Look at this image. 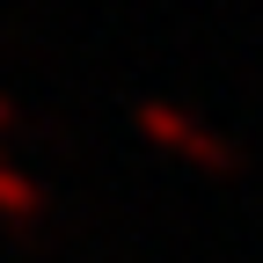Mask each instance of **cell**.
I'll return each mask as SVG.
<instances>
[{
  "label": "cell",
  "instance_id": "obj_1",
  "mask_svg": "<svg viewBox=\"0 0 263 263\" xmlns=\"http://www.w3.org/2000/svg\"><path fill=\"white\" fill-rule=\"evenodd\" d=\"M139 124H146V132H161V139H176V146H183V154H197V161H227V154H219V146L205 139V132H190V124H176L168 110H139Z\"/></svg>",
  "mask_w": 263,
  "mask_h": 263
},
{
  "label": "cell",
  "instance_id": "obj_2",
  "mask_svg": "<svg viewBox=\"0 0 263 263\" xmlns=\"http://www.w3.org/2000/svg\"><path fill=\"white\" fill-rule=\"evenodd\" d=\"M0 124H8V110H0Z\"/></svg>",
  "mask_w": 263,
  "mask_h": 263
}]
</instances>
